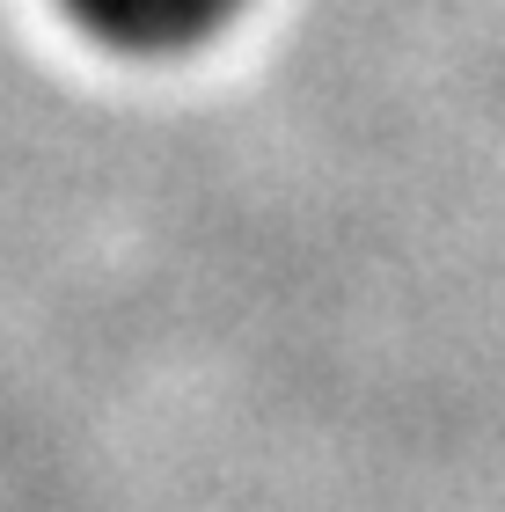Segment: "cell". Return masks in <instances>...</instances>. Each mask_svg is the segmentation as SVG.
Listing matches in <instances>:
<instances>
[{
	"mask_svg": "<svg viewBox=\"0 0 505 512\" xmlns=\"http://www.w3.org/2000/svg\"><path fill=\"white\" fill-rule=\"evenodd\" d=\"M235 8L242 0H66V15H74L81 30L125 44V52H176V44H198Z\"/></svg>",
	"mask_w": 505,
	"mask_h": 512,
	"instance_id": "1",
	"label": "cell"
}]
</instances>
